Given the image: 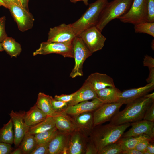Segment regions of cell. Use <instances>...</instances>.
Masks as SVG:
<instances>
[{"label": "cell", "mask_w": 154, "mask_h": 154, "mask_svg": "<svg viewBox=\"0 0 154 154\" xmlns=\"http://www.w3.org/2000/svg\"><path fill=\"white\" fill-rule=\"evenodd\" d=\"M154 100L143 96L126 104L125 108L119 111L111 119L110 123L120 125L143 120L147 109Z\"/></svg>", "instance_id": "1"}, {"label": "cell", "mask_w": 154, "mask_h": 154, "mask_svg": "<svg viewBox=\"0 0 154 154\" xmlns=\"http://www.w3.org/2000/svg\"><path fill=\"white\" fill-rule=\"evenodd\" d=\"M130 126V123L120 125L109 123L98 125L94 127L88 137L94 143L98 152L106 146L117 142Z\"/></svg>", "instance_id": "2"}, {"label": "cell", "mask_w": 154, "mask_h": 154, "mask_svg": "<svg viewBox=\"0 0 154 154\" xmlns=\"http://www.w3.org/2000/svg\"><path fill=\"white\" fill-rule=\"evenodd\" d=\"M108 2V0H96L90 4L80 17L70 24L77 36L85 29L96 26L102 10Z\"/></svg>", "instance_id": "3"}, {"label": "cell", "mask_w": 154, "mask_h": 154, "mask_svg": "<svg viewBox=\"0 0 154 154\" xmlns=\"http://www.w3.org/2000/svg\"><path fill=\"white\" fill-rule=\"evenodd\" d=\"M133 0H114L108 2L102 10L96 27L101 31L112 20L126 13Z\"/></svg>", "instance_id": "4"}, {"label": "cell", "mask_w": 154, "mask_h": 154, "mask_svg": "<svg viewBox=\"0 0 154 154\" xmlns=\"http://www.w3.org/2000/svg\"><path fill=\"white\" fill-rule=\"evenodd\" d=\"M72 45L75 65L70 74V77L74 78L83 76V63L92 54L86 46L79 36H77L74 39Z\"/></svg>", "instance_id": "5"}, {"label": "cell", "mask_w": 154, "mask_h": 154, "mask_svg": "<svg viewBox=\"0 0 154 154\" xmlns=\"http://www.w3.org/2000/svg\"><path fill=\"white\" fill-rule=\"evenodd\" d=\"M78 36L92 54L101 50L106 39L96 26L85 29Z\"/></svg>", "instance_id": "6"}, {"label": "cell", "mask_w": 154, "mask_h": 154, "mask_svg": "<svg viewBox=\"0 0 154 154\" xmlns=\"http://www.w3.org/2000/svg\"><path fill=\"white\" fill-rule=\"evenodd\" d=\"M146 0H133L128 11L117 19L124 23L135 24L146 21Z\"/></svg>", "instance_id": "7"}, {"label": "cell", "mask_w": 154, "mask_h": 154, "mask_svg": "<svg viewBox=\"0 0 154 154\" xmlns=\"http://www.w3.org/2000/svg\"><path fill=\"white\" fill-rule=\"evenodd\" d=\"M7 8L9 9L20 31L24 32L32 28L34 19L28 10L21 5L15 3L10 5Z\"/></svg>", "instance_id": "8"}, {"label": "cell", "mask_w": 154, "mask_h": 154, "mask_svg": "<svg viewBox=\"0 0 154 154\" xmlns=\"http://www.w3.org/2000/svg\"><path fill=\"white\" fill-rule=\"evenodd\" d=\"M55 53L65 58H74L72 43H62L47 41L42 42L39 48L33 53V55H45Z\"/></svg>", "instance_id": "9"}, {"label": "cell", "mask_w": 154, "mask_h": 154, "mask_svg": "<svg viewBox=\"0 0 154 154\" xmlns=\"http://www.w3.org/2000/svg\"><path fill=\"white\" fill-rule=\"evenodd\" d=\"M47 41L51 42L71 44L77 36L70 24L62 23L50 28Z\"/></svg>", "instance_id": "10"}, {"label": "cell", "mask_w": 154, "mask_h": 154, "mask_svg": "<svg viewBox=\"0 0 154 154\" xmlns=\"http://www.w3.org/2000/svg\"><path fill=\"white\" fill-rule=\"evenodd\" d=\"M123 104L117 102L104 103L93 112L94 127L110 121Z\"/></svg>", "instance_id": "11"}, {"label": "cell", "mask_w": 154, "mask_h": 154, "mask_svg": "<svg viewBox=\"0 0 154 154\" xmlns=\"http://www.w3.org/2000/svg\"><path fill=\"white\" fill-rule=\"evenodd\" d=\"M88 138L79 129L69 134L66 154H85Z\"/></svg>", "instance_id": "12"}, {"label": "cell", "mask_w": 154, "mask_h": 154, "mask_svg": "<svg viewBox=\"0 0 154 154\" xmlns=\"http://www.w3.org/2000/svg\"><path fill=\"white\" fill-rule=\"evenodd\" d=\"M25 112V111L17 112L12 110L9 114L14 128V144L15 147L19 146L25 134L29 129V127L26 124L24 121Z\"/></svg>", "instance_id": "13"}, {"label": "cell", "mask_w": 154, "mask_h": 154, "mask_svg": "<svg viewBox=\"0 0 154 154\" xmlns=\"http://www.w3.org/2000/svg\"><path fill=\"white\" fill-rule=\"evenodd\" d=\"M131 128L124 133L122 137L135 136L142 134L148 135L152 139L154 138V122L145 120L132 123Z\"/></svg>", "instance_id": "14"}, {"label": "cell", "mask_w": 154, "mask_h": 154, "mask_svg": "<svg viewBox=\"0 0 154 154\" xmlns=\"http://www.w3.org/2000/svg\"><path fill=\"white\" fill-rule=\"evenodd\" d=\"M154 88V84L149 83L143 87L121 91L119 95L118 102L123 104H126L144 96L153 90Z\"/></svg>", "instance_id": "15"}, {"label": "cell", "mask_w": 154, "mask_h": 154, "mask_svg": "<svg viewBox=\"0 0 154 154\" xmlns=\"http://www.w3.org/2000/svg\"><path fill=\"white\" fill-rule=\"evenodd\" d=\"M104 103L97 97L91 101L87 100L74 105L68 106L64 112L72 116L85 112H93Z\"/></svg>", "instance_id": "16"}, {"label": "cell", "mask_w": 154, "mask_h": 154, "mask_svg": "<svg viewBox=\"0 0 154 154\" xmlns=\"http://www.w3.org/2000/svg\"><path fill=\"white\" fill-rule=\"evenodd\" d=\"M52 117L56 127L61 132L69 134L78 129L72 117L64 111L57 113Z\"/></svg>", "instance_id": "17"}, {"label": "cell", "mask_w": 154, "mask_h": 154, "mask_svg": "<svg viewBox=\"0 0 154 154\" xmlns=\"http://www.w3.org/2000/svg\"><path fill=\"white\" fill-rule=\"evenodd\" d=\"M85 81L96 92L106 87L115 86L112 78L104 74L92 73Z\"/></svg>", "instance_id": "18"}, {"label": "cell", "mask_w": 154, "mask_h": 154, "mask_svg": "<svg viewBox=\"0 0 154 154\" xmlns=\"http://www.w3.org/2000/svg\"><path fill=\"white\" fill-rule=\"evenodd\" d=\"M96 92L85 81L82 87L74 92L72 100L68 102V106H72L82 102L97 98Z\"/></svg>", "instance_id": "19"}, {"label": "cell", "mask_w": 154, "mask_h": 154, "mask_svg": "<svg viewBox=\"0 0 154 154\" xmlns=\"http://www.w3.org/2000/svg\"><path fill=\"white\" fill-rule=\"evenodd\" d=\"M68 135L58 130L49 142V154H66Z\"/></svg>", "instance_id": "20"}, {"label": "cell", "mask_w": 154, "mask_h": 154, "mask_svg": "<svg viewBox=\"0 0 154 154\" xmlns=\"http://www.w3.org/2000/svg\"><path fill=\"white\" fill-rule=\"evenodd\" d=\"M72 117L78 129L89 137L94 127L93 112H85Z\"/></svg>", "instance_id": "21"}, {"label": "cell", "mask_w": 154, "mask_h": 154, "mask_svg": "<svg viewBox=\"0 0 154 154\" xmlns=\"http://www.w3.org/2000/svg\"><path fill=\"white\" fill-rule=\"evenodd\" d=\"M48 116L35 104L25 112L24 119L26 124L30 127L42 121Z\"/></svg>", "instance_id": "22"}, {"label": "cell", "mask_w": 154, "mask_h": 154, "mask_svg": "<svg viewBox=\"0 0 154 154\" xmlns=\"http://www.w3.org/2000/svg\"><path fill=\"white\" fill-rule=\"evenodd\" d=\"M121 92L116 86L106 87L96 92L98 98L104 103L118 102Z\"/></svg>", "instance_id": "23"}, {"label": "cell", "mask_w": 154, "mask_h": 154, "mask_svg": "<svg viewBox=\"0 0 154 154\" xmlns=\"http://www.w3.org/2000/svg\"><path fill=\"white\" fill-rule=\"evenodd\" d=\"M51 97L52 96L44 93L39 92L35 104L47 116L52 117L57 113L52 108L51 102Z\"/></svg>", "instance_id": "24"}, {"label": "cell", "mask_w": 154, "mask_h": 154, "mask_svg": "<svg viewBox=\"0 0 154 154\" xmlns=\"http://www.w3.org/2000/svg\"><path fill=\"white\" fill-rule=\"evenodd\" d=\"M145 139H152L147 135L142 134L135 136L121 137L117 142L123 151L135 149L138 143Z\"/></svg>", "instance_id": "25"}, {"label": "cell", "mask_w": 154, "mask_h": 154, "mask_svg": "<svg viewBox=\"0 0 154 154\" xmlns=\"http://www.w3.org/2000/svg\"><path fill=\"white\" fill-rule=\"evenodd\" d=\"M4 50L11 57H16L20 54V44L11 37H7L1 43Z\"/></svg>", "instance_id": "26"}, {"label": "cell", "mask_w": 154, "mask_h": 154, "mask_svg": "<svg viewBox=\"0 0 154 154\" xmlns=\"http://www.w3.org/2000/svg\"><path fill=\"white\" fill-rule=\"evenodd\" d=\"M55 124L52 116H48L44 120L29 127V131L33 135L41 133L55 127Z\"/></svg>", "instance_id": "27"}, {"label": "cell", "mask_w": 154, "mask_h": 154, "mask_svg": "<svg viewBox=\"0 0 154 154\" xmlns=\"http://www.w3.org/2000/svg\"><path fill=\"white\" fill-rule=\"evenodd\" d=\"M11 119L0 129V142L12 144L14 143V135Z\"/></svg>", "instance_id": "28"}, {"label": "cell", "mask_w": 154, "mask_h": 154, "mask_svg": "<svg viewBox=\"0 0 154 154\" xmlns=\"http://www.w3.org/2000/svg\"><path fill=\"white\" fill-rule=\"evenodd\" d=\"M37 144L34 135L28 131L25 134L19 146L21 149L23 154H30Z\"/></svg>", "instance_id": "29"}, {"label": "cell", "mask_w": 154, "mask_h": 154, "mask_svg": "<svg viewBox=\"0 0 154 154\" xmlns=\"http://www.w3.org/2000/svg\"><path fill=\"white\" fill-rule=\"evenodd\" d=\"M134 29L136 33H146L154 37V22L139 23L134 25Z\"/></svg>", "instance_id": "30"}, {"label": "cell", "mask_w": 154, "mask_h": 154, "mask_svg": "<svg viewBox=\"0 0 154 154\" xmlns=\"http://www.w3.org/2000/svg\"><path fill=\"white\" fill-rule=\"evenodd\" d=\"M58 131L55 127L53 128L34 135L37 144L49 142Z\"/></svg>", "instance_id": "31"}, {"label": "cell", "mask_w": 154, "mask_h": 154, "mask_svg": "<svg viewBox=\"0 0 154 154\" xmlns=\"http://www.w3.org/2000/svg\"><path fill=\"white\" fill-rule=\"evenodd\" d=\"M122 151L120 145L117 142L104 147L98 151L97 154H121Z\"/></svg>", "instance_id": "32"}, {"label": "cell", "mask_w": 154, "mask_h": 154, "mask_svg": "<svg viewBox=\"0 0 154 154\" xmlns=\"http://www.w3.org/2000/svg\"><path fill=\"white\" fill-rule=\"evenodd\" d=\"M51 102L52 108L56 113L64 111L68 106L67 102L56 100L52 96Z\"/></svg>", "instance_id": "33"}, {"label": "cell", "mask_w": 154, "mask_h": 154, "mask_svg": "<svg viewBox=\"0 0 154 154\" xmlns=\"http://www.w3.org/2000/svg\"><path fill=\"white\" fill-rule=\"evenodd\" d=\"M146 21L154 22V0H146Z\"/></svg>", "instance_id": "34"}, {"label": "cell", "mask_w": 154, "mask_h": 154, "mask_svg": "<svg viewBox=\"0 0 154 154\" xmlns=\"http://www.w3.org/2000/svg\"><path fill=\"white\" fill-rule=\"evenodd\" d=\"M49 142L37 144L30 154H49Z\"/></svg>", "instance_id": "35"}, {"label": "cell", "mask_w": 154, "mask_h": 154, "mask_svg": "<svg viewBox=\"0 0 154 154\" xmlns=\"http://www.w3.org/2000/svg\"><path fill=\"white\" fill-rule=\"evenodd\" d=\"M6 17L3 16L0 17V42H2L7 37V35L6 33L5 25Z\"/></svg>", "instance_id": "36"}, {"label": "cell", "mask_w": 154, "mask_h": 154, "mask_svg": "<svg viewBox=\"0 0 154 154\" xmlns=\"http://www.w3.org/2000/svg\"><path fill=\"white\" fill-rule=\"evenodd\" d=\"M98 151L93 142L89 137L87 142L85 154H97Z\"/></svg>", "instance_id": "37"}, {"label": "cell", "mask_w": 154, "mask_h": 154, "mask_svg": "<svg viewBox=\"0 0 154 154\" xmlns=\"http://www.w3.org/2000/svg\"><path fill=\"white\" fill-rule=\"evenodd\" d=\"M143 119L154 122V102L146 110Z\"/></svg>", "instance_id": "38"}, {"label": "cell", "mask_w": 154, "mask_h": 154, "mask_svg": "<svg viewBox=\"0 0 154 154\" xmlns=\"http://www.w3.org/2000/svg\"><path fill=\"white\" fill-rule=\"evenodd\" d=\"M152 139H145L141 141L136 145L135 149L143 153L146 150L147 147L151 142H153Z\"/></svg>", "instance_id": "39"}, {"label": "cell", "mask_w": 154, "mask_h": 154, "mask_svg": "<svg viewBox=\"0 0 154 154\" xmlns=\"http://www.w3.org/2000/svg\"><path fill=\"white\" fill-rule=\"evenodd\" d=\"M11 144L0 142V154H9L12 151Z\"/></svg>", "instance_id": "40"}, {"label": "cell", "mask_w": 154, "mask_h": 154, "mask_svg": "<svg viewBox=\"0 0 154 154\" xmlns=\"http://www.w3.org/2000/svg\"><path fill=\"white\" fill-rule=\"evenodd\" d=\"M74 92L70 94H62L60 95H56L54 99L57 100L68 102L71 101L74 95Z\"/></svg>", "instance_id": "41"}, {"label": "cell", "mask_w": 154, "mask_h": 154, "mask_svg": "<svg viewBox=\"0 0 154 154\" xmlns=\"http://www.w3.org/2000/svg\"><path fill=\"white\" fill-rule=\"evenodd\" d=\"M143 66L148 68H154V59L151 56L146 55L145 56L143 61Z\"/></svg>", "instance_id": "42"}, {"label": "cell", "mask_w": 154, "mask_h": 154, "mask_svg": "<svg viewBox=\"0 0 154 154\" xmlns=\"http://www.w3.org/2000/svg\"><path fill=\"white\" fill-rule=\"evenodd\" d=\"M149 74L148 78L146 79L147 82L154 84V68H149Z\"/></svg>", "instance_id": "43"}, {"label": "cell", "mask_w": 154, "mask_h": 154, "mask_svg": "<svg viewBox=\"0 0 154 154\" xmlns=\"http://www.w3.org/2000/svg\"><path fill=\"white\" fill-rule=\"evenodd\" d=\"M5 5V7L7 8L11 4L15 3L17 4L21 5L19 0H1Z\"/></svg>", "instance_id": "44"}, {"label": "cell", "mask_w": 154, "mask_h": 154, "mask_svg": "<svg viewBox=\"0 0 154 154\" xmlns=\"http://www.w3.org/2000/svg\"><path fill=\"white\" fill-rule=\"evenodd\" d=\"M121 154H143V153L135 149L122 151Z\"/></svg>", "instance_id": "45"}, {"label": "cell", "mask_w": 154, "mask_h": 154, "mask_svg": "<svg viewBox=\"0 0 154 154\" xmlns=\"http://www.w3.org/2000/svg\"><path fill=\"white\" fill-rule=\"evenodd\" d=\"M149 154H154V144L153 142H151L147 146L146 150Z\"/></svg>", "instance_id": "46"}, {"label": "cell", "mask_w": 154, "mask_h": 154, "mask_svg": "<svg viewBox=\"0 0 154 154\" xmlns=\"http://www.w3.org/2000/svg\"><path fill=\"white\" fill-rule=\"evenodd\" d=\"M22 6L25 9L29 10L28 3L29 0H19Z\"/></svg>", "instance_id": "47"}, {"label": "cell", "mask_w": 154, "mask_h": 154, "mask_svg": "<svg viewBox=\"0 0 154 154\" xmlns=\"http://www.w3.org/2000/svg\"><path fill=\"white\" fill-rule=\"evenodd\" d=\"M10 154H23L21 148L18 146L16 149L12 151Z\"/></svg>", "instance_id": "48"}, {"label": "cell", "mask_w": 154, "mask_h": 154, "mask_svg": "<svg viewBox=\"0 0 154 154\" xmlns=\"http://www.w3.org/2000/svg\"><path fill=\"white\" fill-rule=\"evenodd\" d=\"M70 1L71 2L74 3L79 1H82L86 5H88V0H70Z\"/></svg>", "instance_id": "49"}, {"label": "cell", "mask_w": 154, "mask_h": 154, "mask_svg": "<svg viewBox=\"0 0 154 154\" xmlns=\"http://www.w3.org/2000/svg\"><path fill=\"white\" fill-rule=\"evenodd\" d=\"M144 96L145 97L150 98L154 100V93L153 92L150 94H147Z\"/></svg>", "instance_id": "50"}, {"label": "cell", "mask_w": 154, "mask_h": 154, "mask_svg": "<svg viewBox=\"0 0 154 154\" xmlns=\"http://www.w3.org/2000/svg\"><path fill=\"white\" fill-rule=\"evenodd\" d=\"M3 50H4L2 47L1 43L0 42V52L3 51Z\"/></svg>", "instance_id": "51"}, {"label": "cell", "mask_w": 154, "mask_h": 154, "mask_svg": "<svg viewBox=\"0 0 154 154\" xmlns=\"http://www.w3.org/2000/svg\"><path fill=\"white\" fill-rule=\"evenodd\" d=\"M0 6H3L5 7V5L1 0H0Z\"/></svg>", "instance_id": "52"}]
</instances>
